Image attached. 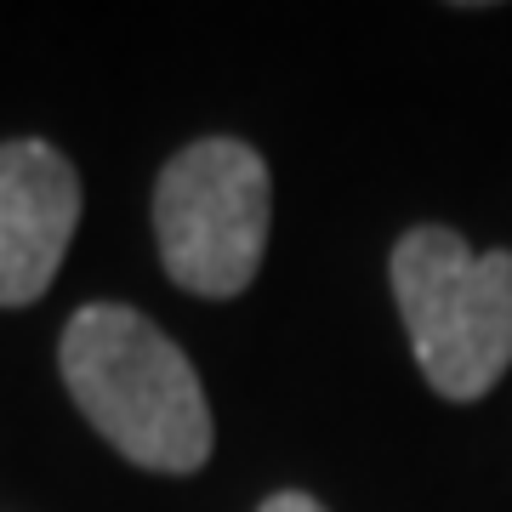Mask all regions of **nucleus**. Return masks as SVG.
Segmentation results:
<instances>
[{"mask_svg": "<svg viewBox=\"0 0 512 512\" xmlns=\"http://www.w3.org/2000/svg\"><path fill=\"white\" fill-rule=\"evenodd\" d=\"M57 365L74 410L143 473L188 478L211 461V404L188 353L126 302H86L63 325Z\"/></svg>", "mask_w": 512, "mask_h": 512, "instance_id": "1", "label": "nucleus"}, {"mask_svg": "<svg viewBox=\"0 0 512 512\" xmlns=\"http://www.w3.org/2000/svg\"><path fill=\"white\" fill-rule=\"evenodd\" d=\"M387 274L427 387L450 404L484 399L512 365V251H467L456 228L421 222Z\"/></svg>", "mask_w": 512, "mask_h": 512, "instance_id": "2", "label": "nucleus"}, {"mask_svg": "<svg viewBox=\"0 0 512 512\" xmlns=\"http://www.w3.org/2000/svg\"><path fill=\"white\" fill-rule=\"evenodd\" d=\"M274 222L268 160L239 137H200L154 183V239L171 285L228 302L256 279Z\"/></svg>", "mask_w": 512, "mask_h": 512, "instance_id": "3", "label": "nucleus"}, {"mask_svg": "<svg viewBox=\"0 0 512 512\" xmlns=\"http://www.w3.org/2000/svg\"><path fill=\"white\" fill-rule=\"evenodd\" d=\"M80 228V177L40 137L0 143V308H29Z\"/></svg>", "mask_w": 512, "mask_h": 512, "instance_id": "4", "label": "nucleus"}, {"mask_svg": "<svg viewBox=\"0 0 512 512\" xmlns=\"http://www.w3.org/2000/svg\"><path fill=\"white\" fill-rule=\"evenodd\" d=\"M256 512H325V507H319L313 495H302V490H279V495H268Z\"/></svg>", "mask_w": 512, "mask_h": 512, "instance_id": "5", "label": "nucleus"}]
</instances>
